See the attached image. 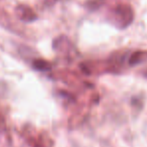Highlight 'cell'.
I'll return each instance as SVG.
<instances>
[]
</instances>
